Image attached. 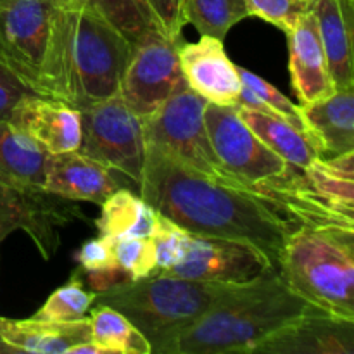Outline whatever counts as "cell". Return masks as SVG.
Returning <instances> with one entry per match:
<instances>
[{
	"instance_id": "17",
	"label": "cell",
	"mask_w": 354,
	"mask_h": 354,
	"mask_svg": "<svg viewBox=\"0 0 354 354\" xmlns=\"http://www.w3.org/2000/svg\"><path fill=\"white\" fill-rule=\"evenodd\" d=\"M118 189L120 185L113 176V169L80 151L47 156L44 190L52 196L102 204Z\"/></svg>"
},
{
	"instance_id": "18",
	"label": "cell",
	"mask_w": 354,
	"mask_h": 354,
	"mask_svg": "<svg viewBox=\"0 0 354 354\" xmlns=\"http://www.w3.org/2000/svg\"><path fill=\"white\" fill-rule=\"evenodd\" d=\"M0 341L14 353L71 354L85 342H92L90 318L76 322L10 320L0 317Z\"/></svg>"
},
{
	"instance_id": "28",
	"label": "cell",
	"mask_w": 354,
	"mask_h": 354,
	"mask_svg": "<svg viewBox=\"0 0 354 354\" xmlns=\"http://www.w3.org/2000/svg\"><path fill=\"white\" fill-rule=\"evenodd\" d=\"M107 23L113 24L131 45L158 26L145 0H85ZM161 30V28H159Z\"/></svg>"
},
{
	"instance_id": "13",
	"label": "cell",
	"mask_w": 354,
	"mask_h": 354,
	"mask_svg": "<svg viewBox=\"0 0 354 354\" xmlns=\"http://www.w3.org/2000/svg\"><path fill=\"white\" fill-rule=\"evenodd\" d=\"M62 197L48 192H24L0 182V242L9 234L23 230L33 239L45 259L59 245L57 227L68 220Z\"/></svg>"
},
{
	"instance_id": "5",
	"label": "cell",
	"mask_w": 354,
	"mask_h": 354,
	"mask_svg": "<svg viewBox=\"0 0 354 354\" xmlns=\"http://www.w3.org/2000/svg\"><path fill=\"white\" fill-rule=\"evenodd\" d=\"M277 270L308 304L354 320V228L297 225L283 244Z\"/></svg>"
},
{
	"instance_id": "31",
	"label": "cell",
	"mask_w": 354,
	"mask_h": 354,
	"mask_svg": "<svg viewBox=\"0 0 354 354\" xmlns=\"http://www.w3.org/2000/svg\"><path fill=\"white\" fill-rule=\"evenodd\" d=\"M190 234L183 230L180 225L166 218L165 214L156 211V227L151 235L154 244L156 263L161 273H168L173 266L178 265L183 259L189 244Z\"/></svg>"
},
{
	"instance_id": "4",
	"label": "cell",
	"mask_w": 354,
	"mask_h": 354,
	"mask_svg": "<svg viewBox=\"0 0 354 354\" xmlns=\"http://www.w3.org/2000/svg\"><path fill=\"white\" fill-rule=\"evenodd\" d=\"M237 286L241 283L203 282L159 272L97 292L93 304L120 311L147 339L152 353L168 354L182 332Z\"/></svg>"
},
{
	"instance_id": "3",
	"label": "cell",
	"mask_w": 354,
	"mask_h": 354,
	"mask_svg": "<svg viewBox=\"0 0 354 354\" xmlns=\"http://www.w3.org/2000/svg\"><path fill=\"white\" fill-rule=\"evenodd\" d=\"M279 270L241 283L173 341L168 354L251 353L310 308Z\"/></svg>"
},
{
	"instance_id": "36",
	"label": "cell",
	"mask_w": 354,
	"mask_h": 354,
	"mask_svg": "<svg viewBox=\"0 0 354 354\" xmlns=\"http://www.w3.org/2000/svg\"><path fill=\"white\" fill-rule=\"evenodd\" d=\"M0 353H14V351L9 348V346H6L2 341H0Z\"/></svg>"
},
{
	"instance_id": "26",
	"label": "cell",
	"mask_w": 354,
	"mask_h": 354,
	"mask_svg": "<svg viewBox=\"0 0 354 354\" xmlns=\"http://www.w3.org/2000/svg\"><path fill=\"white\" fill-rule=\"evenodd\" d=\"M185 24H192L199 35L223 40L232 26L249 17L245 0H182Z\"/></svg>"
},
{
	"instance_id": "19",
	"label": "cell",
	"mask_w": 354,
	"mask_h": 354,
	"mask_svg": "<svg viewBox=\"0 0 354 354\" xmlns=\"http://www.w3.org/2000/svg\"><path fill=\"white\" fill-rule=\"evenodd\" d=\"M299 113L322 158L354 151V88L335 90L327 99L301 104Z\"/></svg>"
},
{
	"instance_id": "8",
	"label": "cell",
	"mask_w": 354,
	"mask_h": 354,
	"mask_svg": "<svg viewBox=\"0 0 354 354\" xmlns=\"http://www.w3.org/2000/svg\"><path fill=\"white\" fill-rule=\"evenodd\" d=\"M180 45L182 38L168 37L154 28L131 47L118 93L142 120L151 116L176 92L189 88L180 66Z\"/></svg>"
},
{
	"instance_id": "9",
	"label": "cell",
	"mask_w": 354,
	"mask_h": 354,
	"mask_svg": "<svg viewBox=\"0 0 354 354\" xmlns=\"http://www.w3.org/2000/svg\"><path fill=\"white\" fill-rule=\"evenodd\" d=\"M207 137L221 168L245 190L256 194L261 183L282 176L289 162L270 151L244 123L237 107L206 104L204 109ZM258 196V194H256Z\"/></svg>"
},
{
	"instance_id": "7",
	"label": "cell",
	"mask_w": 354,
	"mask_h": 354,
	"mask_svg": "<svg viewBox=\"0 0 354 354\" xmlns=\"http://www.w3.org/2000/svg\"><path fill=\"white\" fill-rule=\"evenodd\" d=\"M82 154L140 183L147 144L144 121L120 93L82 111Z\"/></svg>"
},
{
	"instance_id": "21",
	"label": "cell",
	"mask_w": 354,
	"mask_h": 354,
	"mask_svg": "<svg viewBox=\"0 0 354 354\" xmlns=\"http://www.w3.org/2000/svg\"><path fill=\"white\" fill-rule=\"evenodd\" d=\"M311 197L330 213L354 221V151L317 158L303 169Z\"/></svg>"
},
{
	"instance_id": "20",
	"label": "cell",
	"mask_w": 354,
	"mask_h": 354,
	"mask_svg": "<svg viewBox=\"0 0 354 354\" xmlns=\"http://www.w3.org/2000/svg\"><path fill=\"white\" fill-rule=\"evenodd\" d=\"M313 12L335 90L354 88V0H313Z\"/></svg>"
},
{
	"instance_id": "29",
	"label": "cell",
	"mask_w": 354,
	"mask_h": 354,
	"mask_svg": "<svg viewBox=\"0 0 354 354\" xmlns=\"http://www.w3.org/2000/svg\"><path fill=\"white\" fill-rule=\"evenodd\" d=\"M95 303V292L83 289V280L76 272L57 290L48 296L44 306L33 315L37 320L50 322H76L88 315L90 308Z\"/></svg>"
},
{
	"instance_id": "14",
	"label": "cell",
	"mask_w": 354,
	"mask_h": 354,
	"mask_svg": "<svg viewBox=\"0 0 354 354\" xmlns=\"http://www.w3.org/2000/svg\"><path fill=\"white\" fill-rule=\"evenodd\" d=\"M178 59L183 78L194 93L216 106H239L241 76L225 52L223 40L201 35L194 44L180 45Z\"/></svg>"
},
{
	"instance_id": "24",
	"label": "cell",
	"mask_w": 354,
	"mask_h": 354,
	"mask_svg": "<svg viewBox=\"0 0 354 354\" xmlns=\"http://www.w3.org/2000/svg\"><path fill=\"white\" fill-rule=\"evenodd\" d=\"M100 237L151 239L156 227V211L133 192L118 189L100 204V216L95 220Z\"/></svg>"
},
{
	"instance_id": "2",
	"label": "cell",
	"mask_w": 354,
	"mask_h": 354,
	"mask_svg": "<svg viewBox=\"0 0 354 354\" xmlns=\"http://www.w3.org/2000/svg\"><path fill=\"white\" fill-rule=\"evenodd\" d=\"M131 47L85 0H59L40 95L78 111L116 95Z\"/></svg>"
},
{
	"instance_id": "34",
	"label": "cell",
	"mask_w": 354,
	"mask_h": 354,
	"mask_svg": "<svg viewBox=\"0 0 354 354\" xmlns=\"http://www.w3.org/2000/svg\"><path fill=\"white\" fill-rule=\"evenodd\" d=\"M76 259L83 272H100V270L118 266L114 261L113 251H111L109 239L100 237V235L92 241H86L76 254Z\"/></svg>"
},
{
	"instance_id": "16",
	"label": "cell",
	"mask_w": 354,
	"mask_h": 354,
	"mask_svg": "<svg viewBox=\"0 0 354 354\" xmlns=\"http://www.w3.org/2000/svg\"><path fill=\"white\" fill-rule=\"evenodd\" d=\"M286 33L290 52V82L299 102L311 104L330 97L335 92V85L328 71L313 9Z\"/></svg>"
},
{
	"instance_id": "15",
	"label": "cell",
	"mask_w": 354,
	"mask_h": 354,
	"mask_svg": "<svg viewBox=\"0 0 354 354\" xmlns=\"http://www.w3.org/2000/svg\"><path fill=\"white\" fill-rule=\"evenodd\" d=\"M9 123L47 154L78 151L82 111L44 95H30L14 107Z\"/></svg>"
},
{
	"instance_id": "25",
	"label": "cell",
	"mask_w": 354,
	"mask_h": 354,
	"mask_svg": "<svg viewBox=\"0 0 354 354\" xmlns=\"http://www.w3.org/2000/svg\"><path fill=\"white\" fill-rule=\"evenodd\" d=\"M90 313L92 342L107 354H151V344L124 315L107 304H93Z\"/></svg>"
},
{
	"instance_id": "6",
	"label": "cell",
	"mask_w": 354,
	"mask_h": 354,
	"mask_svg": "<svg viewBox=\"0 0 354 354\" xmlns=\"http://www.w3.org/2000/svg\"><path fill=\"white\" fill-rule=\"evenodd\" d=\"M206 104L207 100L190 88L176 92L158 111L142 120L145 144L159 149L207 178L245 190L221 168L214 156L204 123Z\"/></svg>"
},
{
	"instance_id": "12",
	"label": "cell",
	"mask_w": 354,
	"mask_h": 354,
	"mask_svg": "<svg viewBox=\"0 0 354 354\" xmlns=\"http://www.w3.org/2000/svg\"><path fill=\"white\" fill-rule=\"evenodd\" d=\"M252 354H354V320L310 306Z\"/></svg>"
},
{
	"instance_id": "23",
	"label": "cell",
	"mask_w": 354,
	"mask_h": 354,
	"mask_svg": "<svg viewBox=\"0 0 354 354\" xmlns=\"http://www.w3.org/2000/svg\"><path fill=\"white\" fill-rule=\"evenodd\" d=\"M237 113L270 151L294 168L304 169L322 158L313 138L289 121L242 106L237 107Z\"/></svg>"
},
{
	"instance_id": "35",
	"label": "cell",
	"mask_w": 354,
	"mask_h": 354,
	"mask_svg": "<svg viewBox=\"0 0 354 354\" xmlns=\"http://www.w3.org/2000/svg\"><path fill=\"white\" fill-rule=\"evenodd\" d=\"M154 14L158 26L165 31L168 37L180 38L182 28L185 26L182 12V0H145Z\"/></svg>"
},
{
	"instance_id": "1",
	"label": "cell",
	"mask_w": 354,
	"mask_h": 354,
	"mask_svg": "<svg viewBox=\"0 0 354 354\" xmlns=\"http://www.w3.org/2000/svg\"><path fill=\"white\" fill-rule=\"evenodd\" d=\"M140 197L158 213L194 235L254 245L273 268L297 227L261 196L225 185L147 145Z\"/></svg>"
},
{
	"instance_id": "27",
	"label": "cell",
	"mask_w": 354,
	"mask_h": 354,
	"mask_svg": "<svg viewBox=\"0 0 354 354\" xmlns=\"http://www.w3.org/2000/svg\"><path fill=\"white\" fill-rule=\"evenodd\" d=\"M237 71L242 83L241 93H239V106L282 118L299 130L306 131L299 113V106L290 102L277 86L263 80L261 76L254 75L244 68H237Z\"/></svg>"
},
{
	"instance_id": "30",
	"label": "cell",
	"mask_w": 354,
	"mask_h": 354,
	"mask_svg": "<svg viewBox=\"0 0 354 354\" xmlns=\"http://www.w3.org/2000/svg\"><path fill=\"white\" fill-rule=\"evenodd\" d=\"M109 244L114 261L130 277V280L147 279L159 273L154 244L151 239L118 237L109 239Z\"/></svg>"
},
{
	"instance_id": "37",
	"label": "cell",
	"mask_w": 354,
	"mask_h": 354,
	"mask_svg": "<svg viewBox=\"0 0 354 354\" xmlns=\"http://www.w3.org/2000/svg\"><path fill=\"white\" fill-rule=\"evenodd\" d=\"M3 2H6V0H0V3H3Z\"/></svg>"
},
{
	"instance_id": "33",
	"label": "cell",
	"mask_w": 354,
	"mask_h": 354,
	"mask_svg": "<svg viewBox=\"0 0 354 354\" xmlns=\"http://www.w3.org/2000/svg\"><path fill=\"white\" fill-rule=\"evenodd\" d=\"M30 95H38L12 69L0 61V121H9L14 107Z\"/></svg>"
},
{
	"instance_id": "32",
	"label": "cell",
	"mask_w": 354,
	"mask_h": 354,
	"mask_svg": "<svg viewBox=\"0 0 354 354\" xmlns=\"http://www.w3.org/2000/svg\"><path fill=\"white\" fill-rule=\"evenodd\" d=\"M249 16H258L266 23L290 30L301 17L313 9V0H245Z\"/></svg>"
},
{
	"instance_id": "22",
	"label": "cell",
	"mask_w": 354,
	"mask_h": 354,
	"mask_svg": "<svg viewBox=\"0 0 354 354\" xmlns=\"http://www.w3.org/2000/svg\"><path fill=\"white\" fill-rule=\"evenodd\" d=\"M47 156L9 121H0V182L24 192H45Z\"/></svg>"
},
{
	"instance_id": "11",
	"label": "cell",
	"mask_w": 354,
	"mask_h": 354,
	"mask_svg": "<svg viewBox=\"0 0 354 354\" xmlns=\"http://www.w3.org/2000/svg\"><path fill=\"white\" fill-rule=\"evenodd\" d=\"M270 268V259L254 245L190 234L185 256L168 273L203 282L248 283Z\"/></svg>"
},
{
	"instance_id": "10",
	"label": "cell",
	"mask_w": 354,
	"mask_h": 354,
	"mask_svg": "<svg viewBox=\"0 0 354 354\" xmlns=\"http://www.w3.org/2000/svg\"><path fill=\"white\" fill-rule=\"evenodd\" d=\"M59 0L0 3V61L40 95L41 71Z\"/></svg>"
}]
</instances>
